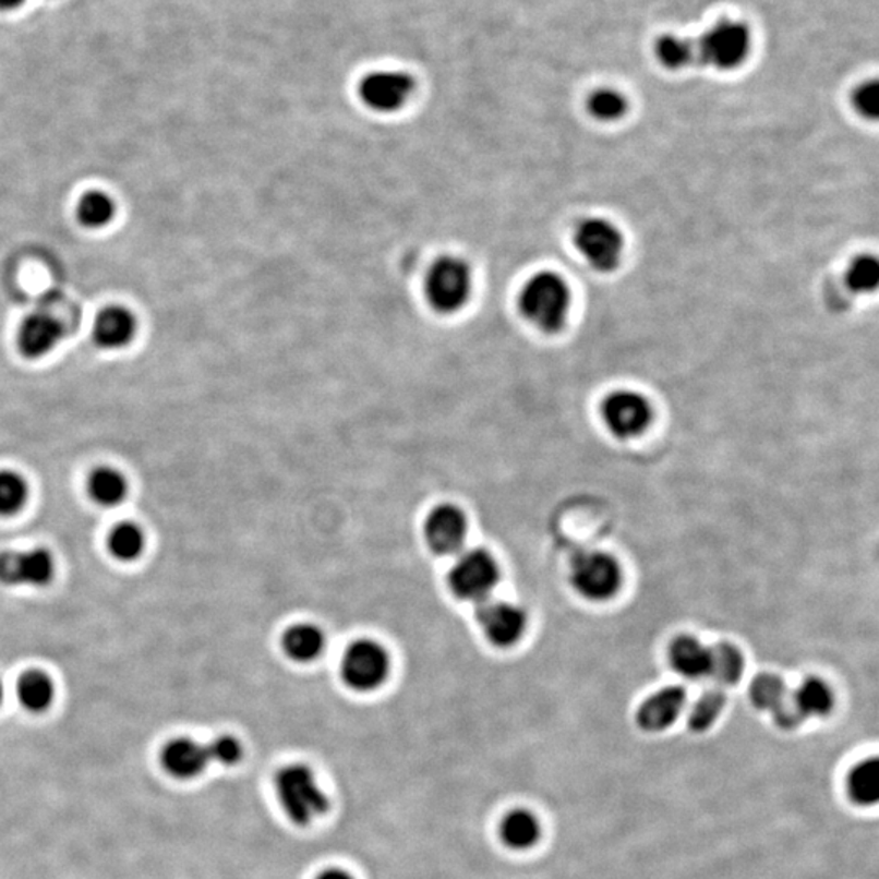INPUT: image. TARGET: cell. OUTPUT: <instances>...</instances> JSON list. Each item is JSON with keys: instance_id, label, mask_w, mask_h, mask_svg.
<instances>
[{"instance_id": "19", "label": "cell", "mask_w": 879, "mask_h": 879, "mask_svg": "<svg viewBox=\"0 0 879 879\" xmlns=\"http://www.w3.org/2000/svg\"><path fill=\"white\" fill-rule=\"evenodd\" d=\"M670 663L683 676H706L709 671V649L693 637H679L670 647Z\"/></svg>"}, {"instance_id": "4", "label": "cell", "mask_w": 879, "mask_h": 879, "mask_svg": "<svg viewBox=\"0 0 879 879\" xmlns=\"http://www.w3.org/2000/svg\"><path fill=\"white\" fill-rule=\"evenodd\" d=\"M575 246L591 269L611 274L623 263L626 240L613 221L591 217L585 219L575 230Z\"/></svg>"}, {"instance_id": "12", "label": "cell", "mask_w": 879, "mask_h": 879, "mask_svg": "<svg viewBox=\"0 0 879 879\" xmlns=\"http://www.w3.org/2000/svg\"><path fill=\"white\" fill-rule=\"evenodd\" d=\"M478 621L485 636L498 647H510L523 636L527 617L520 607L501 601L482 603L478 610Z\"/></svg>"}, {"instance_id": "26", "label": "cell", "mask_w": 879, "mask_h": 879, "mask_svg": "<svg viewBox=\"0 0 879 879\" xmlns=\"http://www.w3.org/2000/svg\"><path fill=\"white\" fill-rule=\"evenodd\" d=\"M749 696H751L752 703L759 710H769V712L773 713L785 702L786 697H788V690H786L785 684L779 676L764 673L759 674L752 681Z\"/></svg>"}, {"instance_id": "38", "label": "cell", "mask_w": 879, "mask_h": 879, "mask_svg": "<svg viewBox=\"0 0 879 879\" xmlns=\"http://www.w3.org/2000/svg\"><path fill=\"white\" fill-rule=\"evenodd\" d=\"M2 700H3V686L2 683H0V703H2Z\"/></svg>"}, {"instance_id": "37", "label": "cell", "mask_w": 879, "mask_h": 879, "mask_svg": "<svg viewBox=\"0 0 879 879\" xmlns=\"http://www.w3.org/2000/svg\"><path fill=\"white\" fill-rule=\"evenodd\" d=\"M25 0H0V9L2 10H12L19 9Z\"/></svg>"}, {"instance_id": "29", "label": "cell", "mask_w": 879, "mask_h": 879, "mask_svg": "<svg viewBox=\"0 0 879 879\" xmlns=\"http://www.w3.org/2000/svg\"><path fill=\"white\" fill-rule=\"evenodd\" d=\"M852 798L860 805H871L879 796V768L877 759L862 762L848 780Z\"/></svg>"}, {"instance_id": "23", "label": "cell", "mask_w": 879, "mask_h": 879, "mask_svg": "<svg viewBox=\"0 0 879 879\" xmlns=\"http://www.w3.org/2000/svg\"><path fill=\"white\" fill-rule=\"evenodd\" d=\"M284 649L292 660L312 661L325 649V636L312 624H299L287 630Z\"/></svg>"}, {"instance_id": "6", "label": "cell", "mask_w": 879, "mask_h": 879, "mask_svg": "<svg viewBox=\"0 0 879 879\" xmlns=\"http://www.w3.org/2000/svg\"><path fill=\"white\" fill-rule=\"evenodd\" d=\"M501 570L489 552L472 550L462 552L449 571L451 590L462 600L482 603L497 587Z\"/></svg>"}, {"instance_id": "18", "label": "cell", "mask_w": 879, "mask_h": 879, "mask_svg": "<svg viewBox=\"0 0 879 879\" xmlns=\"http://www.w3.org/2000/svg\"><path fill=\"white\" fill-rule=\"evenodd\" d=\"M55 694L51 677L38 670L23 674L16 686L19 702L33 713L46 712L55 700Z\"/></svg>"}, {"instance_id": "22", "label": "cell", "mask_w": 879, "mask_h": 879, "mask_svg": "<svg viewBox=\"0 0 879 879\" xmlns=\"http://www.w3.org/2000/svg\"><path fill=\"white\" fill-rule=\"evenodd\" d=\"M128 491L124 475L112 468L97 469L88 481V492L101 507H118L128 497Z\"/></svg>"}, {"instance_id": "2", "label": "cell", "mask_w": 879, "mask_h": 879, "mask_svg": "<svg viewBox=\"0 0 879 879\" xmlns=\"http://www.w3.org/2000/svg\"><path fill=\"white\" fill-rule=\"evenodd\" d=\"M276 792L287 818L297 826L312 824L329 809V799L312 769L303 764L287 766L276 775Z\"/></svg>"}, {"instance_id": "20", "label": "cell", "mask_w": 879, "mask_h": 879, "mask_svg": "<svg viewBox=\"0 0 879 879\" xmlns=\"http://www.w3.org/2000/svg\"><path fill=\"white\" fill-rule=\"evenodd\" d=\"M790 700L803 722L808 717L828 715L834 702L829 687L816 677L806 679L795 693L790 694Z\"/></svg>"}, {"instance_id": "17", "label": "cell", "mask_w": 879, "mask_h": 879, "mask_svg": "<svg viewBox=\"0 0 879 879\" xmlns=\"http://www.w3.org/2000/svg\"><path fill=\"white\" fill-rule=\"evenodd\" d=\"M135 334V318L122 306H110L95 320L94 337L105 349L128 346Z\"/></svg>"}, {"instance_id": "30", "label": "cell", "mask_w": 879, "mask_h": 879, "mask_svg": "<svg viewBox=\"0 0 879 879\" xmlns=\"http://www.w3.org/2000/svg\"><path fill=\"white\" fill-rule=\"evenodd\" d=\"M77 217L88 228H101L115 217V203L100 191H92L82 197L77 206Z\"/></svg>"}, {"instance_id": "36", "label": "cell", "mask_w": 879, "mask_h": 879, "mask_svg": "<svg viewBox=\"0 0 879 879\" xmlns=\"http://www.w3.org/2000/svg\"><path fill=\"white\" fill-rule=\"evenodd\" d=\"M316 879H353L347 871L339 870V868H330V870L323 871Z\"/></svg>"}, {"instance_id": "10", "label": "cell", "mask_w": 879, "mask_h": 879, "mask_svg": "<svg viewBox=\"0 0 879 879\" xmlns=\"http://www.w3.org/2000/svg\"><path fill=\"white\" fill-rule=\"evenodd\" d=\"M55 574V557L41 547L0 554V583L7 587H46Z\"/></svg>"}, {"instance_id": "15", "label": "cell", "mask_w": 879, "mask_h": 879, "mask_svg": "<svg viewBox=\"0 0 879 879\" xmlns=\"http://www.w3.org/2000/svg\"><path fill=\"white\" fill-rule=\"evenodd\" d=\"M160 761L161 768L174 779L190 780L201 775L210 759L206 746L194 739L178 738L165 746Z\"/></svg>"}, {"instance_id": "16", "label": "cell", "mask_w": 879, "mask_h": 879, "mask_svg": "<svg viewBox=\"0 0 879 879\" xmlns=\"http://www.w3.org/2000/svg\"><path fill=\"white\" fill-rule=\"evenodd\" d=\"M686 690L679 686L660 690L640 707L637 722L647 732H661L667 729L679 715L681 709L686 703Z\"/></svg>"}, {"instance_id": "31", "label": "cell", "mask_w": 879, "mask_h": 879, "mask_svg": "<svg viewBox=\"0 0 879 879\" xmlns=\"http://www.w3.org/2000/svg\"><path fill=\"white\" fill-rule=\"evenodd\" d=\"M587 107L588 112L597 121L614 122L626 116L627 100L623 94L613 91V88H601V91L590 95Z\"/></svg>"}, {"instance_id": "5", "label": "cell", "mask_w": 879, "mask_h": 879, "mask_svg": "<svg viewBox=\"0 0 879 879\" xmlns=\"http://www.w3.org/2000/svg\"><path fill=\"white\" fill-rule=\"evenodd\" d=\"M751 51V33L743 23L723 20L706 33L696 48L703 64L719 71L739 68Z\"/></svg>"}, {"instance_id": "35", "label": "cell", "mask_w": 879, "mask_h": 879, "mask_svg": "<svg viewBox=\"0 0 879 879\" xmlns=\"http://www.w3.org/2000/svg\"><path fill=\"white\" fill-rule=\"evenodd\" d=\"M855 110L864 115L865 118H878L879 112V85L878 82H868L860 85L854 95Z\"/></svg>"}, {"instance_id": "28", "label": "cell", "mask_w": 879, "mask_h": 879, "mask_svg": "<svg viewBox=\"0 0 879 879\" xmlns=\"http://www.w3.org/2000/svg\"><path fill=\"white\" fill-rule=\"evenodd\" d=\"M657 59L671 71L687 68L697 58L696 48L679 36H661L655 46Z\"/></svg>"}, {"instance_id": "27", "label": "cell", "mask_w": 879, "mask_h": 879, "mask_svg": "<svg viewBox=\"0 0 879 879\" xmlns=\"http://www.w3.org/2000/svg\"><path fill=\"white\" fill-rule=\"evenodd\" d=\"M29 489L22 474L0 471V517L19 514L28 501Z\"/></svg>"}, {"instance_id": "14", "label": "cell", "mask_w": 879, "mask_h": 879, "mask_svg": "<svg viewBox=\"0 0 879 879\" xmlns=\"http://www.w3.org/2000/svg\"><path fill=\"white\" fill-rule=\"evenodd\" d=\"M425 534H428L432 550L437 554H455L465 543V514L453 505H442V507L435 508L425 525Z\"/></svg>"}, {"instance_id": "33", "label": "cell", "mask_w": 879, "mask_h": 879, "mask_svg": "<svg viewBox=\"0 0 879 879\" xmlns=\"http://www.w3.org/2000/svg\"><path fill=\"white\" fill-rule=\"evenodd\" d=\"M725 702L726 697L722 690H707V693L697 700L693 712H690V729H693L694 732H706V730H709L710 726L713 725V722L719 719L720 712H722L723 707H725Z\"/></svg>"}, {"instance_id": "3", "label": "cell", "mask_w": 879, "mask_h": 879, "mask_svg": "<svg viewBox=\"0 0 879 879\" xmlns=\"http://www.w3.org/2000/svg\"><path fill=\"white\" fill-rule=\"evenodd\" d=\"M474 289L472 269L456 256L440 257L425 277V299L440 315H453L468 305Z\"/></svg>"}, {"instance_id": "32", "label": "cell", "mask_w": 879, "mask_h": 879, "mask_svg": "<svg viewBox=\"0 0 879 879\" xmlns=\"http://www.w3.org/2000/svg\"><path fill=\"white\" fill-rule=\"evenodd\" d=\"M847 286L857 296H868L878 289L879 263L871 254L858 256L847 270Z\"/></svg>"}, {"instance_id": "1", "label": "cell", "mask_w": 879, "mask_h": 879, "mask_svg": "<svg viewBox=\"0 0 879 879\" xmlns=\"http://www.w3.org/2000/svg\"><path fill=\"white\" fill-rule=\"evenodd\" d=\"M521 315L546 334L565 328L570 315L571 292L564 277L551 270L534 274L527 280L518 299Z\"/></svg>"}, {"instance_id": "34", "label": "cell", "mask_w": 879, "mask_h": 879, "mask_svg": "<svg viewBox=\"0 0 879 879\" xmlns=\"http://www.w3.org/2000/svg\"><path fill=\"white\" fill-rule=\"evenodd\" d=\"M210 761L221 766H234L243 758V748L233 736H219L206 746Z\"/></svg>"}, {"instance_id": "7", "label": "cell", "mask_w": 879, "mask_h": 879, "mask_svg": "<svg viewBox=\"0 0 879 879\" xmlns=\"http://www.w3.org/2000/svg\"><path fill=\"white\" fill-rule=\"evenodd\" d=\"M389 659L386 650L372 640H359L347 650L342 660V676L347 686L369 693L382 686L388 676Z\"/></svg>"}, {"instance_id": "24", "label": "cell", "mask_w": 879, "mask_h": 879, "mask_svg": "<svg viewBox=\"0 0 879 879\" xmlns=\"http://www.w3.org/2000/svg\"><path fill=\"white\" fill-rule=\"evenodd\" d=\"M743 657L738 649L730 646V643H719V646L709 649V671L707 674L712 676L719 684L732 686L738 683L743 674Z\"/></svg>"}, {"instance_id": "21", "label": "cell", "mask_w": 879, "mask_h": 879, "mask_svg": "<svg viewBox=\"0 0 879 879\" xmlns=\"http://www.w3.org/2000/svg\"><path fill=\"white\" fill-rule=\"evenodd\" d=\"M541 829L538 819L531 812L517 809L511 811L502 822L501 835L505 845L515 851L533 847L540 839Z\"/></svg>"}, {"instance_id": "8", "label": "cell", "mask_w": 879, "mask_h": 879, "mask_svg": "<svg viewBox=\"0 0 879 879\" xmlns=\"http://www.w3.org/2000/svg\"><path fill=\"white\" fill-rule=\"evenodd\" d=\"M571 581L583 597L594 601L607 600L619 588L621 571L610 555L583 552L571 564Z\"/></svg>"}, {"instance_id": "13", "label": "cell", "mask_w": 879, "mask_h": 879, "mask_svg": "<svg viewBox=\"0 0 879 879\" xmlns=\"http://www.w3.org/2000/svg\"><path fill=\"white\" fill-rule=\"evenodd\" d=\"M64 336L62 323L48 312H35L23 320L19 329V349L29 359L51 352Z\"/></svg>"}, {"instance_id": "11", "label": "cell", "mask_w": 879, "mask_h": 879, "mask_svg": "<svg viewBox=\"0 0 879 879\" xmlns=\"http://www.w3.org/2000/svg\"><path fill=\"white\" fill-rule=\"evenodd\" d=\"M601 412L607 429L621 438L642 434L652 421V408L649 401L639 393L627 389L607 396Z\"/></svg>"}, {"instance_id": "25", "label": "cell", "mask_w": 879, "mask_h": 879, "mask_svg": "<svg viewBox=\"0 0 879 879\" xmlns=\"http://www.w3.org/2000/svg\"><path fill=\"white\" fill-rule=\"evenodd\" d=\"M108 547L112 557L122 562H132L141 557L145 550V534L139 525L121 523L111 531Z\"/></svg>"}, {"instance_id": "9", "label": "cell", "mask_w": 879, "mask_h": 879, "mask_svg": "<svg viewBox=\"0 0 879 879\" xmlns=\"http://www.w3.org/2000/svg\"><path fill=\"white\" fill-rule=\"evenodd\" d=\"M416 91L411 75L401 71H376L360 82V100L376 112L401 110Z\"/></svg>"}]
</instances>
